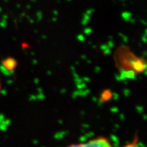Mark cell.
Instances as JSON below:
<instances>
[{
	"label": "cell",
	"instance_id": "3957f363",
	"mask_svg": "<svg viewBox=\"0 0 147 147\" xmlns=\"http://www.w3.org/2000/svg\"><path fill=\"white\" fill-rule=\"evenodd\" d=\"M2 66L6 71H13L17 66V61L12 57L6 58L2 61Z\"/></svg>",
	"mask_w": 147,
	"mask_h": 147
},
{
	"label": "cell",
	"instance_id": "277c9868",
	"mask_svg": "<svg viewBox=\"0 0 147 147\" xmlns=\"http://www.w3.org/2000/svg\"><path fill=\"white\" fill-rule=\"evenodd\" d=\"M1 81H0V95H1Z\"/></svg>",
	"mask_w": 147,
	"mask_h": 147
},
{
	"label": "cell",
	"instance_id": "7a4b0ae2",
	"mask_svg": "<svg viewBox=\"0 0 147 147\" xmlns=\"http://www.w3.org/2000/svg\"><path fill=\"white\" fill-rule=\"evenodd\" d=\"M67 147H112L108 139L104 137L94 138L86 143L71 144Z\"/></svg>",
	"mask_w": 147,
	"mask_h": 147
},
{
	"label": "cell",
	"instance_id": "6da1fadb",
	"mask_svg": "<svg viewBox=\"0 0 147 147\" xmlns=\"http://www.w3.org/2000/svg\"><path fill=\"white\" fill-rule=\"evenodd\" d=\"M115 61L121 75L131 78L146 69V62L125 47H121L115 52Z\"/></svg>",
	"mask_w": 147,
	"mask_h": 147
}]
</instances>
